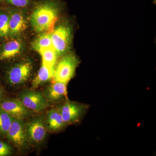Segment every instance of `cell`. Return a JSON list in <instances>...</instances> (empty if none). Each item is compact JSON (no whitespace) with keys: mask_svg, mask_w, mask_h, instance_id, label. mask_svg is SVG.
Segmentation results:
<instances>
[{"mask_svg":"<svg viewBox=\"0 0 156 156\" xmlns=\"http://www.w3.org/2000/svg\"><path fill=\"white\" fill-rule=\"evenodd\" d=\"M33 69V66L30 60H24L17 62L6 71V81L11 86L22 85L30 77Z\"/></svg>","mask_w":156,"mask_h":156,"instance_id":"4","label":"cell"},{"mask_svg":"<svg viewBox=\"0 0 156 156\" xmlns=\"http://www.w3.org/2000/svg\"><path fill=\"white\" fill-rule=\"evenodd\" d=\"M9 141L16 147L24 148L29 143L23 120L14 119L6 134Z\"/></svg>","mask_w":156,"mask_h":156,"instance_id":"8","label":"cell"},{"mask_svg":"<svg viewBox=\"0 0 156 156\" xmlns=\"http://www.w3.org/2000/svg\"><path fill=\"white\" fill-rule=\"evenodd\" d=\"M9 36L17 37L27 28V21L22 9H10Z\"/></svg>","mask_w":156,"mask_h":156,"instance_id":"9","label":"cell"},{"mask_svg":"<svg viewBox=\"0 0 156 156\" xmlns=\"http://www.w3.org/2000/svg\"><path fill=\"white\" fill-rule=\"evenodd\" d=\"M12 153L11 146L7 143L0 140V156L10 155Z\"/></svg>","mask_w":156,"mask_h":156,"instance_id":"20","label":"cell"},{"mask_svg":"<svg viewBox=\"0 0 156 156\" xmlns=\"http://www.w3.org/2000/svg\"><path fill=\"white\" fill-rule=\"evenodd\" d=\"M14 118L0 108V136L6 137Z\"/></svg>","mask_w":156,"mask_h":156,"instance_id":"17","label":"cell"},{"mask_svg":"<svg viewBox=\"0 0 156 156\" xmlns=\"http://www.w3.org/2000/svg\"><path fill=\"white\" fill-rule=\"evenodd\" d=\"M54 68L48 67L42 63L37 74L32 82V87L36 88L53 79Z\"/></svg>","mask_w":156,"mask_h":156,"instance_id":"14","label":"cell"},{"mask_svg":"<svg viewBox=\"0 0 156 156\" xmlns=\"http://www.w3.org/2000/svg\"><path fill=\"white\" fill-rule=\"evenodd\" d=\"M88 105L67 100L60 107L59 111L66 125L78 122L83 116Z\"/></svg>","mask_w":156,"mask_h":156,"instance_id":"6","label":"cell"},{"mask_svg":"<svg viewBox=\"0 0 156 156\" xmlns=\"http://www.w3.org/2000/svg\"><path fill=\"white\" fill-rule=\"evenodd\" d=\"M67 83L53 80L46 92V98L49 101H57L67 97Z\"/></svg>","mask_w":156,"mask_h":156,"instance_id":"12","label":"cell"},{"mask_svg":"<svg viewBox=\"0 0 156 156\" xmlns=\"http://www.w3.org/2000/svg\"><path fill=\"white\" fill-rule=\"evenodd\" d=\"M9 11L0 10V38L9 36Z\"/></svg>","mask_w":156,"mask_h":156,"instance_id":"18","label":"cell"},{"mask_svg":"<svg viewBox=\"0 0 156 156\" xmlns=\"http://www.w3.org/2000/svg\"><path fill=\"white\" fill-rule=\"evenodd\" d=\"M42 58V64L48 67L54 68L58 56L53 47L43 49L39 53Z\"/></svg>","mask_w":156,"mask_h":156,"instance_id":"16","label":"cell"},{"mask_svg":"<svg viewBox=\"0 0 156 156\" xmlns=\"http://www.w3.org/2000/svg\"><path fill=\"white\" fill-rule=\"evenodd\" d=\"M25 127L27 137L30 144L38 145L44 140L47 129L43 118H34L25 124Z\"/></svg>","mask_w":156,"mask_h":156,"instance_id":"5","label":"cell"},{"mask_svg":"<svg viewBox=\"0 0 156 156\" xmlns=\"http://www.w3.org/2000/svg\"><path fill=\"white\" fill-rule=\"evenodd\" d=\"M19 99L24 106L32 112L42 111L48 105L46 98L38 91L25 90L21 92Z\"/></svg>","mask_w":156,"mask_h":156,"instance_id":"7","label":"cell"},{"mask_svg":"<svg viewBox=\"0 0 156 156\" xmlns=\"http://www.w3.org/2000/svg\"><path fill=\"white\" fill-rule=\"evenodd\" d=\"M45 125L47 130L55 132L61 130L66 126L58 108H53L47 113Z\"/></svg>","mask_w":156,"mask_h":156,"instance_id":"13","label":"cell"},{"mask_svg":"<svg viewBox=\"0 0 156 156\" xmlns=\"http://www.w3.org/2000/svg\"><path fill=\"white\" fill-rule=\"evenodd\" d=\"M0 108L17 119L23 120L32 113L24 106L19 99L4 98L0 100Z\"/></svg>","mask_w":156,"mask_h":156,"instance_id":"10","label":"cell"},{"mask_svg":"<svg viewBox=\"0 0 156 156\" xmlns=\"http://www.w3.org/2000/svg\"><path fill=\"white\" fill-rule=\"evenodd\" d=\"M8 4L17 9H23L32 4L30 0H5Z\"/></svg>","mask_w":156,"mask_h":156,"instance_id":"19","label":"cell"},{"mask_svg":"<svg viewBox=\"0 0 156 156\" xmlns=\"http://www.w3.org/2000/svg\"><path fill=\"white\" fill-rule=\"evenodd\" d=\"M79 60L73 53L63 56L54 68L53 80L68 83L74 76Z\"/></svg>","mask_w":156,"mask_h":156,"instance_id":"2","label":"cell"},{"mask_svg":"<svg viewBox=\"0 0 156 156\" xmlns=\"http://www.w3.org/2000/svg\"><path fill=\"white\" fill-rule=\"evenodd\" d=\"M31 46L33 50L38 53L45 48L53 47L50 33H44L41 34L32 42Z\"/></svg>","mask_w":156,"mask_h":156,"instance_id":"15","label":"cell"},{"mask_svg":"<svg viewBox=\"0 0 156 156\" xmlns=\"http://www.w3.org/2000/svg\"><path fill=\"white\" fill-rule=\"evenodd\" d=\"M5 98V90L2 84L0 83V100Z\"/></svg>","mask_w":156,"mask_h":156,"instance_id":"21","label":"cell"},{"mask_svg":"<svg viewBox=\"0 0 156 156\" xmlns=\"http://www.w3.org/2000/svg\"><path fill=\"white\" fill-rule=\"evenodd\" d=\"M50 37L58 56L65 54L69 50L72 39V31L69 25L62 23L57 26L51 32Z\"/></svg>","mask_w":156,"mask_h":156,"instance_id":"3","label":"cell"},{"mask_svg":"<svg viewBox=\"0 0 156 156\" xmlns=\"http://www.w3.org/2000/svg\"><path fill=\"white\" fill-rule=\"evenodd\" d=\"M17 38H11L3 44L0 49V61L14 58L21 53L23 45Z\"/></svg>","mask_w":156,"mask_h":156,"instance_id":"11","label":"cell"},{"mask_svg":"<svg viewBox=\"0 0 156 156\" xmlns=\"http://www.w3.org/2000/svg\"><path fill=\"white\" fill-rule=\"evenodd\" d=\"M34 4L30 16L33 28L39 33H51L58 20L62 4L58 0H39Z\"/></svg>","mask_w":156,"mask_h":156,"instance_id":"1","label":"cell"},{"mask_svg":"<svg viewBox=\"0 0 156 156\" xmlns=\"http://www.w3.org/2000/svg\"><path fill=\"white\" fill-rule=\"evenodd\" d=\"M2 0H0V2H2Z\"/></svg>","mask_w":156,"mask_h":156,"instance_id":"22","label":"cell"}]
</instances>
